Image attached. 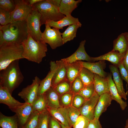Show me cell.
I'll return each mask as SVG.
<instances>
[{
  "label": "cell",
  "mask_w": 128,
  "mask_h": 128,
  "mask_svg": "<svg viewBox=\"0 0 128 128\" xmlns=\"http://www.w3.org/2000/svg\"><path fill=\"white\" fill-rule=\"evenodd\" d=\"M26 21H13L0 25V46L6 43L21 44L28 37Z\"/></svg>",
  "instance_id": "cell-1"
},
{
  "label": "cell",
  "mask_w": 128,
  "mask_h": 128,
  "mask_svg": "<svg viewBox=\"0 0 128 128\" xmlns=\"http://www.w3.org/2000/svg\"><path fill=\"white\" fill-rule=\"evenodd\" d=\"M19 61L13 62L6 68L0 71V86L7 88L11 95L24 78L19 67Z\"/></svg>",
  "instance_id": "cell-2"
},
{
  "label": "cell",
  "mask_w": 128,
  "mask_h": 128,
  "mask_svg": "<svg viewBox=\"0 0 128 128\" xmlns=\"http://www.w3.org/2000/svg\"><path fill=\"white\" fill-rule=\"evenodd\" d=\"M22 44L24 59L39 64L46 56V52L47 51L46 44L41 41H36L29 34L27 38L23 41Z\"/></svg>",
  "instance_id": "cell-3"
},
{
  "label": "cell",
  "mask_w": 128,
  "mask_h": 128,
  "mask_svg": "<svg viewBox=\"0 0 128 128\" xmlns=\"http://www.w3.org/2000/svg\"><path fill=\"white\" fill-rule=\"evenodd\" d=\"M23 51L22 44L8 43L0 46V71L13 62L24 59Z\"/></svg>",
  "instance_id": "cell-4"
},
{
  "label": "cell",
  "mask_w": 128,
  "mask_h": 128,
  "mask_svg": "<svg viewBox=\"0 0 128 128\" xmlns=\"http://www.w3.org/2000/svg\"><path fill=\"white\" fill-rule=\"evenodd\" d=\"M32 8L41 14V25L45 24L47 20L57 21L65 16L60 12L59 7L53 4L50 0H43L34 5Z\"/></svg>",
  "instance_id": "cell-5"
},
{
  "label": "cell",
  "mask_w": 128,
  "mask_h": 128,
  "mask_svg": "<svg viewBox=\"0 0 128 128\" xmlns=\"http://www.w3.org/2000/svg\"><path fill=\"white\" fill-rule=\"evenodd\" d=\"M41 14L35 9L32 10L27 17L26 21L28 34L35 41H41L42 32L40 30L41 26Z\"/></svg>",
  "instance_id": "cell-6"
},
{
  "label": "cell",
  "mask_w": 128,
  "mask_h": 128,
  "mask_svg": "<svg viewBox=\"0 0 128 128\" xmlns=\"http://www.w3.org/2000/svg\"><path fill=\"white\" fill-rule=\"evenodd\" d=\"M45 28L42 33L41 41L48 44L51 48L54 49L61 46L64 44L61 33L59 30L54 27L52 28L46 24H45Z\"/></svg>",
  "instance_id": "cell-7"
},
{
  "label": "cell",
  "mask_w": 128,
  "mask_h": 128,
  "mask_svg": "<svg viewBox=\"0 0 128 128\" xmlns=\"http://www.w3.org/2000/svg\"><path fill=\"white\" fill-rule=\"evenodd\" d=\"M15 8L10 13L12 22L26 21L32 10L27 0H14Z\"/></svg>",
  "instance_id": "cell-8"
},
{
  "label": "cell",
  "mask_w": 128,
  "mask_h": 128,
  "mask_svg": "<svg viewBox=\"0 0 128 128\" xmlns=\"http://www.w3.org/2000/svg\"><path fill=\"white\" fill-rule=\"evenodd\" d=\"M41 80L36 76L32 80V84L23 88L18 95L26 103L32 105L38 96L39 87Z\"/></svg>",
  "instance_id": "cell-9"
},
{
  "label": "cell",
  "mask_w": 128,
  "mask_h": 128,
  "mask_svg": "<svg viewBox=\"0 0 128 128\" xmlns=\"http://www.w3.org/2000/svg\"><path fill=\"white\" fill-rule=\"evenodd\" d=\"M99 97V96L95 91L92 96L86 100L79 109L80 115L85 117L89 121L94 118L95 109Z\"/></svg>",
  "instance_id": "cell-10"
},
{
  "label": "cell",
  "mask_w": 128,
  "mask_h": 128,
  "mask_svg": "<svg viewBox=\"0 0 128 128\" xmlns=\"http://www.w3.org/2000/svg\"><path fill=\"white\" fill-rule=\"evenodd\" d=\"M85 40L82 41L76 51L69 57L61 59L64 62L71 63L78 61L85 60L92 62L91 57L87 53L85 47Z\"/></svg>",
  "instance_id": "cell-11"
},
{
  "label": "cell",
  "mask_w": 128,
  "mask_h": 128,
  "mask_svg": "<svg viewBox=\"0 0 128 128\" xmlns=\"http://www.w3.org/2000/svg\"><path fill=\"white\" fill-rule=\"evenodd\" d=\"M11 111L16 113L18 117V123L22 128L26 123L33 111V109L32 105L25 102L23 105L12 110Z\"/></svg>",
  "instance_id": "cell-12"
},
{
  "label": "cell",
  "mask_w": 128,
  "mask_h": 128,
  "mask_svg": "<svg viewBox=\"0 0 128 128\" xmlns=\"http://www.w3.org/2000/svg\"><path fill=\"white\" fill-rule=\"evenodd\" d=\"M50 70L46 77L41 80L38 89V96L43 94L51 86L54 75L58 68L55 61H51L50 63Z\"/></svg>",
  "instance_id": "cell-13"
},
{
  "label": "cell",
  "mask_w": 128,
  "mask_h": 128,
  "mask_svg": "<svg viewBox=\"0 0 128 128\" xmlns=\"http://www.w3.org/2000/svg\"><path fill=\"white\" fill-rule=\"evenodd\" d=\"M126 53L121 54L118 51L111 50L105 54L97 57H91V58L93 62L100 60H106L118 67L122 62Z\"/></svg>",
  "instance_id": "cell-14"
},
{
  "label": "cell",
  "mask_w": 128,
  "mask_h": 128,
  "mask_svg": "<svg viewBox=\"0 0 128 128\" xmlns=\"http://www.w3.org/2000/svg\"><path fill=\"white\" fill-rule=\"evenodd\" d=\"M79 61L82 67L88 69L94 74L103 78L107 77L108 73L104 70L106 67L105 60H100L95 62Z\"/></svg>",
  "instance_id": "cell-15"
},
{
  "label": "cell",
  "mask_w": 128,
  "mask_h": 128,
  "mask_svg": "<svg viewBox=\"0 0 128 128\" xmlns=\"http://www.w3.org/2000/svg\"><path fill=\"white\" fill-rule=\"evenodd\" d=\"M110 93H106L99 96L95 108L94 118L99 119L101 115L105 111L112 100Z\"/></svg>",
  "instance_id": "cell-16"
},
{
  "label": "cell",
  "mask_w": 128,
  "mask_h": 128,
  "mask_svg": "<svg viewBox=\"0 0 128 128\" xmlns=\"http://www.w3.org/2000/svg\"><path fill=\"white\" fill-rule=\"evenodd\" d=\"M0 103L6 105L11 110L24 103H21L15 99L7 88L0 86Z\"/></svg>",
  "instance_id": "cell-17"
},
{
  "label": "cell",
  "mask_w": 128,
  "mask_h": 128,
  "mask_svg": "<svg viewBox=\"0 0 128 128\" xmlns=\"http://www.w3.org/2000/svg\"><path fill=\"white\" fill-rule=\"evenodd\" d=\"M109 67L113 76V81L119 94L122 98L126 100L127 94L125 91L122 79L118 67L112 64L109 65Z\"/></svg>",
  "instance_id": "cell-18"
},
{
  "label": "cell",
  "mask_w": 128,
  "mask_h": 128,
  "mask_svg": "<svg viewBox=\"0 0 128 128\" xmlns=\"http://www.w3.org/2000/svg\"><path fill=\"white\" fill-rule=\"evenodd\" d=\"M47 110L50 115L59 121L61 123L66 126L72 128L68 118L67 108L61 107L55 108L47 107Z\"/></svg>",
  "instance_id": "cell-19"
},
{
  "label": "cell",
  "mask_w": 128,
  "mask_h": 128,
  "mask_svg": "<svg viewBox=\"0 0 128 128\" xmlns=\"http://www.w3.org/2000/svg\"><path fill=\"white\" fill-rule=\"evenodd\" d=\"M112 74L110 72L108 73L106 77L110 93L112 100L116 101L120 105L122 110H124L127 106L126 102L123 101L119 94L116 87L112 78Z\"/></svg>",
  "instance_id": "cell-20"
},
{
  "label": "cell",
  "mask_w": 128,
  "mask_h": 128,
  "mask_svg": "<svg viewBox=\"0 0 128 128\" xmlns=\"http://www.w3.org/2000/svg\"><path fill=\"white\" fill-rule=\"evenodd\" d=\"M79 22L78 18H75L72 15L66 16L57 21L48 20L46 21L45 24L52 27L57 29H63V27L67 26L77 23Z\"/></svg>",
  "instance_id": "cell-21"
},
{
  "label": "cell",
  "mask_w": 128,
  "mask_h": 128,
  "mask_svg": "<svg viewBox=\"0 0 128 128\" xmlns=\"http://www.w3.org/2000/svg\"><path fill=\"white\" fill-rule=\"evenodd\" d=\"M58 68L54 73L51 82V87H55L59 83L66 79V70L64 62L61 59L56 62Z\"/></svg>",
  "instance_id": "cell-22"
},
{
  "label": "cell",
  "mask_w": 128,
  "mask_h": 128,
  "mask_svg": "<svg viewBox=\"0 0 128 128\" xmlns=\"http://www.w3.org/2000/svg\"><path fill=\"white\" fill-rule=\"evenodd\" d=\"M64 63L66 70V79L71 83L78 76L82 67L79 61L71 63Z\"/></svg>",
  "instance_id": "cell-23"
},
{
  "label": "cell",
  "mask_w": 128,
  "mask_h": 128,
  "mask_svg": "<svg viewBox=\"0 0 128 128\" xmlns=\"http://www.w3.org/2000/svg\"><path fill=\"white\" fill-rule=\"evenodd\" d=\"M93 84L95 92L100 96L106 93H110L107 78H103L94 74Z\"/></svg>",
  "instance_id": "cell-24"
},
{
  "label": "cell",
  "mask_w": 128,
  "mask_h": 128,
  "mask_svg": "<svg viewBox=\"0 0 128 128\" xmlns=\"http://www.w3.org/2000/svg\"><path fill=\"white\" fill-rule=\"evenodd\" d=\"M82 1L81 0H61L59 11L65 16H71L72 11L77 7L78 4Z\"/></svg>",
  "instance_id": "cell-25"
},
{
  "label": "cell",
  "mask_w": 128,
  "mask_h": 128,
  "mask_svg": "<svg viewBox=\"0 0 128 128\" xmlns=\"http://www.w3.org/2000/svg\"><path fill=\"white\" fill-rule=\"evenodd\" d=\"M47 107L57 108L61 107L59 96L54 88L50 87L45 93Z\"/></svg>",
  "instance_id": "cell-26"
},
{
  "label": "cell",
  "mask_w": 128,
  "mask_h": 128,
  "mask_svg": "<svg viewBox=\"0 0 128 128\" xmlns=\"http://www.w3.org/2000/svg\"><path fill=\"white\" fill-rule=\"evenodd\" d=\"M128 48V41L124 33L119 35L113 42L112 51H118L121 54H125Z\"/></svg>",
  "instance_id": "cell-27"
},
{
  "label": "cell",
  "mask_w": 128,
  "mask_h": 128,
  "mask_svg": "<svg viewBox=\"0 0 128 128\" xmlns=\"http://www.w3.org/2000/svg\"><path fill=\"white\" fill-rule=\"evenodd\" d=\"M18 124L16 114L12 116H8L0 112V126L2 128H18Z\"/></svg>",
  "instance_id": "cell-28"
},
{
  "label": "cell",
  "mask_w": 128,
  "mask_h": 128,
  "mask_svg": "<svg viewBox=\"0 0 128 128\" xmlns=\"http://www.w3.org/2000/svg\"><path fill=\"white\" fill-rule=\"evenodd\" d=\"M81 26L82 24L80 22L72 24L69 26L65 31L61 33L64 44L68 41L73 40L76 37L78 29Z\"/></svg>",
  "instance_id": "cell-29"
},
{
  "label": "cell",
  "mask_w": 128,
  "mask_h": 128,
  "mask_svg": "<svg viewBox=\"0 0 128 128\" xmlns=\"http://www.w3.org/2000/svg\"><path fill=\"white\" fill-rule=\"evenodd\" d=\"M84 86L93 84L94 74L88 69L82 67L78 76Z\"/></svg>",
  "instance_id": "cell-30"
},
{
  "label": "cell",
  "mask_w": 128,
  "mask_h": 128,
  "mask_svg": "<svg viewBox=\"0 0 128 128\" xmlns=\"http://www.w3.org/2000/svg\"><path fill=\"white\" fill-rule=\"evenodd\" d=\"M32 105L33 111L40 113L47 110V104L45 94L38 96Z\"/></svg>",
  "instance_id": "cell-31"
},
{
  "label": "cell",
  "mask_w": 128,
  "mask_h": 128,
  "mask_svg": "<svg viewBox=\"0 0 128 128\" xmlns=\"http://www.w3.org/2000/svg\"><path fill=\"white\" fill-rule=\"evenodd\" d=\"M73 94L71 91L59 96L61 107L67 108L71 106Z\"/></svg>",
  "instance_id": "cell-32"
},
{
  "label": "cell",
  "mask_w": 128,
  "mask_h": 128,
  "mask_svg": "<svg viewBox=\"0 0 128 128\" xmlns=\"http://www.w3.org/2000/svg\"><path fill=\"white\" fill-rule=\"evenodd\" d=\"M40 113L33 111L26 123L22 128H37Z\"/></svg>",
  "instance_id": "cell-33"
},
{
  "label": "cell",
  "mask_w": 128,
  "mask_h": 128,
  "mask_svg": "<svg viewBox=\"0 0 128 128\" xmlns=\"http://www.w3.org/2000/svg\"><path fill=\"white\" fill-rule=\"evenodd\" d=\"M71 83L66 79L54 87L59 95H61L70 91Z\"/></svg>",
  "instance_id": "cell-34"
},
{
  "label": "cell",
  "mask_w": 128,
  "mask_h": 128,
  "mask_svg": "<svg viewBox=\"0 0 128 128\" xmlns=\"http://www.w3.org/2000/svg\"><path fill=\"white\" fill-rule=\"evenodd\" d=\"M68 118L71 127L74 124L80 114L79 109L70 106L67 108Z\"/></svg>",
  "instance_id": "cell-35"
},
{
  "label": "cell",
  "mask_w": 128,
  "mask_h": 128,
  "mask_svg": "<svg viewBox=\"0 0 128 128\" xmlns=\"http://www.w3.org/2000/svg\"><path fill=\"white\" fill-rule=\"evenodd\" d=\"M50 115L47 110L40 114L37 128H48Z\"/></svg>",
  "instance_id": "cell-36"
},
{
  "label": "cell",
  "mask_w": 128,
  "mask_h": 128,
  "mask_svg": "<svg viewBox=\"0 0 128 128\" xmlns=\"http://www.w3.org/2000/svg\"><path fill=\"white\" fill-rule=\"evenodd\" d=\"M95 92L93 84L84 86L78 94L86 100L90 98Z\"/></svg>",
  "instance_id": "cell-37"
},
{
  "label": "cell",
  "mask_w": 128,
  "mask_h": 128,
  "mask_svg": "<svg viewBox=\"0 0 128 128\" xmlns=\"http://www.w3.org/2000/svg\"><path fill=\"white\" fill-rule=\"evenodd\" d=\"M84 87L83 82L78 76L71 83L70 91L74 95L78 94Z\"/></svg>",
  "instance_id": "cell-38"
},
{
  "label": "cell",
  "mask_w": 128,
  "mask_h": 128,
  "mask_svg": "<svg viewBox=\"0 0 128 128\" xmlns=\"http://www.w3.org/2000/svg\"><path fill=\"white\" fill-rule=\"evenodd\" d=\"M15 6V4L14 0H0V8L10 13L14 11Z\"/></svg>",
  "instance_id": "cell-39"
},
{
  "label": "cell",
  "mask_w": 128,
  "mask_h": 128,
  "mask_svg": "<svg viewBox=\"0 0 128 128\" xmlns=\"http://www.w3.org/2000/svg\"><path fill=\"white\" fill-rule=\"evenodd\" d=\"M12 22L10 13L0 8V25H5Z\"/></svg>",
  "instance_id": "cell-40"
},
{
  "label": "cell",
  "mask_w": 128,
  "mask_h": 128,
  "mask_svg": "<svg viewBox=\"0 0 128 128\" xmlns=\"http://www.w3.org/2000/svg\"><path fill=\"white\" fill-rule=\"evenodd\" d=\"M86 100L78 94H74L72 99L71 106L79 109Z\"/></svg>",
  "instance_id": "cell-41"
},
{
  "label": "cell",
  "mask_w": 128,
  "mask_h": 128,
  "mask_svg": "<svg viewBox=\"0 0 128 128\" xmlns=\"http://www.w3.org/2000/svg\"><path fill=\"white\" fill-rule=\"evenodd\" d=\"M89 121L84 116L80 115L73 126V128H87Z\"/></svg>",
  "instance_id": "cell-42"
},
{
  "label": "cell",
  "mask_w": 128,
  "mask_h": 128,
  "mask_svg": "<svg viewBox=\"0 0 128 128\" xmlns=\"http://www.w3.org/2000/svg\"><path fill=\"white\" fill-rule=\"evenodd\" d=\"M48 128H62L60 123L56 119L50 115L48 122Z\"/></svg>",
  "instance_id": "cell-43"
},
{
  "label": "cell",
  "mask_w": 128,
  "mask_h": 128,
  "mask_svg": "<svg viewBox=\"0 0 128 128\" xmlns=\"http://www.w3.org/2000/svg\"><path fill=\"white\" fill-rule=\"evenodd\" d=\"M118 67L122 79L125 81L128 84V74L122 62L119 65Z\"/></svg>",
  "instance_id": "cell-44"
},
{
  "label": "cell",
  "mask_w": 128,
  "mask_h": 128,
  "mask_svg": "<svg viewBox=\"0 0 128 128\" xmlns=\"http://www.w3.org/2000/svg\"><path fill=\"white\" fill-rule=\"evenodd\" d=\"M87 128H102L99 119L94 118L89 121Z\"/></svg>",
  "instance_id": "cell-45"
},
{
  "label": "cell",
  "mask_w": 128,
  "mask_h": 128,
  "mask_svg": "<svg viewBox=\"0 0 128 128\" xmlns=\"http://www.w3.org/2000/svg\"><path fill=\"white\" fill-rule=\"evenodd\" d=\"M122 63L128 74V48L125 55L123 60Z\"/></svg>",
  "instance_id": "cell-46"
},
{
  "label": "cell",
  "mask_w": 128,
  "mask_h": 128,
  "mask_svg": "<svg viewBox=\"0 0 128 128\" xmlns=\"http://www.w3.org/2000/svg\"><path fill=\"white\" fill-rule=\"evenodd\" d=\"M43 0H27L30 5L32 7L34 5L38 2H41Z\"/></svg>",
  "instance_id": "cell-47"
},
{
  "label": "cell",
  "mask_w": 128,
  "mask_h": 128,
  "mask_svg": "<svg viewBox=\"0 0 128 128\" xmlns=\"http://www.w3.org/2000/svg\"><path fill=\"white\" fill-rule=\"evenodd\" d=\"M61 0H50L51 2L54 5L59 7Z\"/></svg>",
  "instance_id": "cell-48"
},
{
  "label": "cell",
  "mask_w": 128,
  "mask_h": 128,
  "mask_svg": "<svg viewBox=\"0 0 128 128\" xmlns=\"http://www.w3.org/2000/svg\"><path fill=\"white\" fill-rule=\"evenodd\" d=\"M124 35L128 41V32L124 33Z\"/></svg>",
  "instance_id": "cell-49"
},
{
  "label": "cell",
  "mask_w": 128,
  "mask_h": 128,
  "mask_svg": "<svg viewBox=\"0 0 128 128\" xmlns=\"http://www.w3.org/2000/svg\"><path fill=\"white\" fill-rule=\"evenodd\" d=\"M61 125V126L62 128H72L71 127H70L65 126L64 125L60 123Z\"/></svg>",
  "instance_id": "cell-50"
},
{
  "label": "cell",
  "mask_w": 128,
  "mask_h": 128,
  "mask_svg": "<svg viewBox=\"0 0 128 128\" xmlns=\"http://www.w3.org/2000/svg\"><path fill=\"white\" fill-rule=\"evenodd\" d=\"M125 128H128V119H127L126 121Z\"/></svg>",
  "instance_id": "cell-51"
}]
</instances>
